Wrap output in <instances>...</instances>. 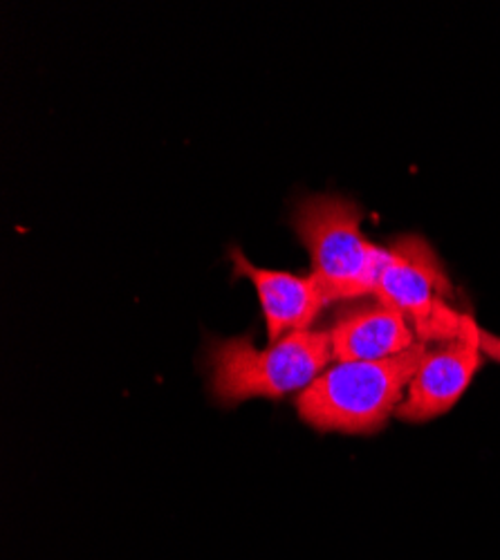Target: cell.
<instances>
[{"instance_id": "cell-6", "label": "cell", "mask_w": 500, "mask_h": 560, "mask_svg": "<svg viewBox=\"0 0 500 560\" xmlns=\"http://www.w3.org/2000/svg\"><path fill=\"white\" fill-rule=\"evenodd\" d=\"M232 256L234 273L247 276L258 292L271 343H277L290 332L310 330V325L326 305V299L312 276L254 267L239 249H234Z\"/></svg>"}, {"instance_id": "cell-2", "label": "cell", "mask_w": 500, "mask_h": 560, "mask_svg": "<svg viewBox=\"0 0 500 560\" xmlns=\"http://www.w3.org/2000/svg\"><path fill=\"white\" fill-rule=\"evenodd\" d=\"M333 359L330 335L324 330L290 332L265 350L247 337L213 341L209 346L211 390L222 404L252 397L279 399L305 390Z\"/></svg>"}, {"instance_id": "cell-3", "label": "cell", "mask_w": 500, "mask_h": 560, "mask_svg": "<svg viewBox=\"0 0 500 560\" xmlns=\"http://www.w3.org/2000/svg\"><path fill=\"white\" fill-rule=\"evenodd\" d=\"M292 226L312 258V278L326 303L375 294L384 249L361 233V211L341 196H312L296 205Z\"/></svg>"}, {"instance_id": "cell-1", "label": "cell", "mask_w": 500, "mask_h": 560, "mask_svg": "<svg viewBox=\"0 0 500 560\" xmlns=\"http://www.w3.org/2000/svg\"><path fill=\"white\" fill-rule=\"evenodd\" d=\"M429 346L416 343L382 361H346L328 368L296 397V410L316 431L375 435L404 399Z\"/></svg>"}, {"instance_id": "cell-4", "label": "cell", "mask_w": 500, "mask_h": 560, "mask_svg": "<svg viewBox=\"0 0 500 560\" xmlns=\"http://www.w3.org/2000/svg\"><path fill=\"white\" fill-rule=\"evenodd\" d=\"M375 299L395 307L422 346L444 343L461 335L465 314L449 305L451 283L446 271L420 236H404L384 249Z\"/></svg>"}, {"instance_id": "cell-8", "label": "cell", "mask_w": 500, "mask_h": 560, "mask_svg": "<svg viewBox=\"0 0 500 560\" xmlns=\"http://www.w3.org/2000/svg\"><path fill=\"white\" fill-rule=\"evenodd\" d=\"M480 350H482V354H487L489 359L500 363V337H496L482 328H480Z\"/></svg>"}, {"instance_id": "cell-7", "label": "cell", "mask_w": 500, "mask_h": 560, "mask_svg": "<svg viewBox=\"0 0 500 560\" xmlns=\"http://www.w3.org/2000/svg\"><path fill=\"white\" fill-rule=\"evenodd\" d=\"M333 357L346 361H382L416 346V332L408 320L384 301L348 307L328 330Z\"/></svg>"}, {"instance_id": "cell-5", "label": "cell", "mask_w": 500, "mask_h": 560, "mask_svg": "<svg viewBox=\"0 0 500 560\" xmlns=\"http://www.w3.org/2000/svg\"><path fill=\"white\" fill-rule=\"evenodd\" d=\"M480 325L474 316H463L461 335L451 341L427 348L416 375L406 388V397L397 406V417L404 422H431L449 412L467 393L476 372L482 365Z\"/></svg>"}]
</instances>
